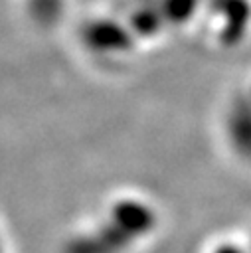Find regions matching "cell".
<instances>
[{
    "label": "cell",
    "mask_w": 251,
    "mask_h": 253,
    "mask_svg": "<svg viewBox=\"0 0 251 253\" xmlns=\"http://www.w3.org/2000/svg\"><path fill=\"white\" fill-rule=\"evenodd\" d=\"M79 38L83 49L91 55L109 59L126 55L136 45V40L123 18H93L83 24Z\"/></svg>",
    "instance_id": "cell-2"
},
{
    "label": "cell",
    "mask_w": 251,
    "mask_h": 253,
    "mask_svg": "<svg viewBox=\"0 0 251 253\" xmlns=\"http://www.w3.org/2000/svg\"><path fill=\"white\" fill-rule=\"evenodd\" d=\"M0 253H6V249H4V239H2V233H0Z\"/></svg>",
    "instance_id": "cell-4"
},
{
    "label": "cell",
    "mask_w": 251,
    "mask_h": 253,
    "mask_svg": "<svg viewBox=\"0 0 251 253\" xmlns=\"http://www.w3.org/2000/svg\"><path fill=\"white\" fill-rule=\"evenodd\" d=\"M156 227L158 211L146 198L119 194L87 225L69 233L59 253H132Z\"/></svg>",
    "instance_id": "cell-1"
},
{
    "label": "cell",
    "mask_w": 251,
    "mask_h": 253,
    "mask_svg": "<svg viewBox=\"0 0 251 253\" xmlns=\"http://www.w3.org/2000/svg\"><path fill=\"white\" fill-rule=\"evenodd\" d=\"M211 253H245V251H241L237 245H233V243H219V245H215L213 249H211Z\"/></svg>",
    "instance_id": "cell-3"
}]
</instances>
